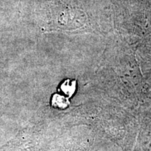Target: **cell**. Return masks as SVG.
Masks as SVG:
<instances>
[{
    "instance_id": "cell-1",
    "label": "cell",
    "mask_w": 151,
    "mask_h": 151,
    "mask_svg": "<svg viewBox=\"0 0 151 151\" xmlns=\"http://www.w3.org/2000/svg\"><path fill=\"white\" fill-rule=\"evenodd\" d=\"M70 104L69 98L64 95L55 94L52 97L51 105L53 108L58 109H65Z\"/></svg>"
},
{
    "instance_id": "cell-2",
    "label": "cell",
    "mask_w": 151,
    "mask_h": 151,
    "mask_svg": "<svg viewBox=\"0 0 151 151\" xmlns=\"http://www.w3.org/2000/svg\"><path fill=\"white\" fill-rule=\"evenodd\" d=\"M76 89V81L72 79H67L60 86V90L65 94V97H71Z\"/></svg>"
}]
</instances>
